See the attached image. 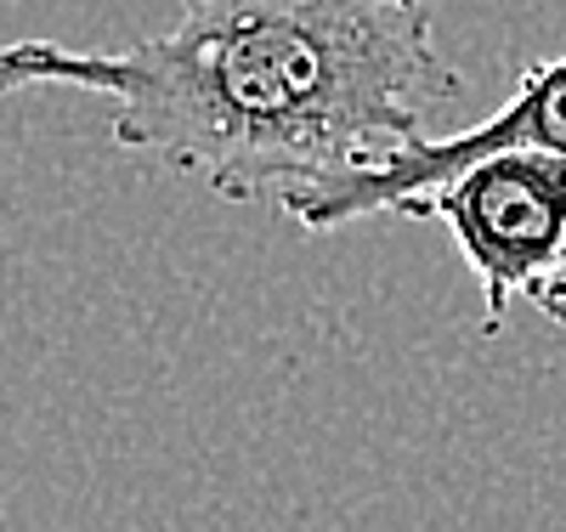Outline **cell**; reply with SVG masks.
<instances>
[{
    "label": "cell",
    "instance_id": "6da1fadb",
    "mask_svg": "<svg viewBox=\"0 0 566 532\" xmlns=\"http://www.w3.org/2000/svg\"><path fill=\"white\" fill-rule=\"evenodd\" d=\"M85 91L108 142L199 176L232 205L391 159L464 91L431 0H181V18L119 52L0 40V96Z\"/></svg>",
    "mask_w": 566,
    "mask_h": 532
},
{
    "label": "cell",
    "instance_id": "7a4b0ae2",
    "mask_svg": "<svg viewBox=\"0 0 566 532\" xmlns=\"http://www.w3.org/2000/svg\"><path fill=\"white\" fill-rule=\"evenodd\" d=\"M402 216H431L453 232L482 283V334L499 341L515 301H538L566 278V159L493 154L437 181Z\"/></svg>",
    "mask_w": 566,
    "mask_h": 532
},
{
    "label": "cell",
    "instance_id": "3957f363",
    "mask_svg": "<svg viewBox=\"0 0 566 532\" xmlns=\"http://www.w3.org/2000/svg\"><path fill=\"white\" fill-rule=\"evenodd\" d=\"M493 154L566 159V58L533 63L482 125L453 131V136H419L408 148H397L391 159L368 165V170L306 181L277 205V216L301 221L306 232H335V227H352V221H368V216H402L437 181H448L464 165H482Z\"/></svg>",
    "mask_w": 566,
    "mask_h": 532
},
{
    "label": "cell",
    "instance_id": "277c9868",
    "mask_svg": "<svg viewBox=\"0 0 566 532\" xmlns=\"http://www.w3.org/2000/svg\"><path fill=\"white\" fill-rule=\"evenodd\" d=\"M533 306H538V312H544L549 323H560V328H566V278H560L555 289H544V295H538Z\"/></svg>",
    "mask_w": 566,
    "mask_h": 532
}]
</instances>
